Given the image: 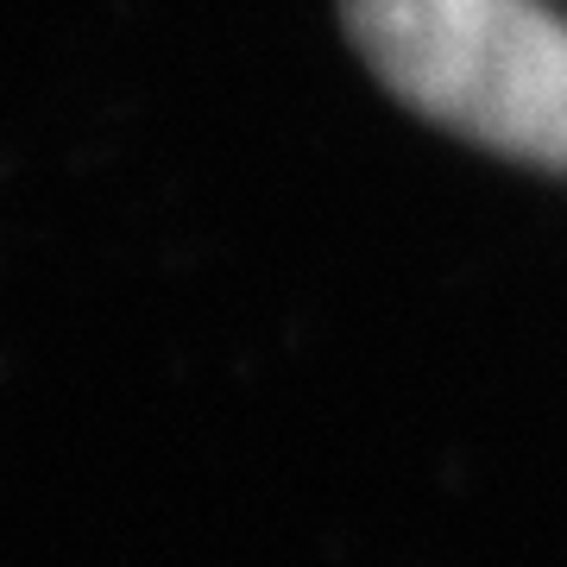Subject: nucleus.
<instances>
[{"mask_svg": "<svg viewBox=\"0 0 567 567\" xmlns=\"http://www.w3.org/2000/svg\"><path fill=\"white\" fill-rule=\"evenodd\" d=\"M391 95L505 158L567 171V20L536 0H347Z\"/></svg>", "mask_w": 567, "mask_h": 567, "instance_id": "1", "label": "nucleus"}]
</instances>
